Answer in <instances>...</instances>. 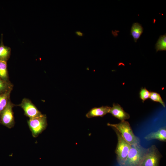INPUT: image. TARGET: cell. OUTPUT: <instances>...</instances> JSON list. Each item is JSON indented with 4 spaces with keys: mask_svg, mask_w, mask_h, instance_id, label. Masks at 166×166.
<instances>
[{
    "mask_svg": "<svg viewBox=\"0 0 166 166\" xmlns=\"http://www.w3.org/2000/svg\"><path fill=\"white\" fill-rule=\"evenodd\" d=\"M27 123L34 137H37L45 130L47 125L46 116L44 114L34 118L29 119Z\"/></svg>",
    "mask_w": 166,
    "mask_h": 166,
    "instance_id": "obj_5",
    "label": "cell"
},
{
    "mask_svg": "<svg viewBox=\"0 0 166 166\" xmlns=\"http://www.w3.org/2000/svg\"><path fill=\"white\" fill-rule=\"evenodd\" d=\"M144 138L147 141L156 139L161 141L166 142V126L161 127L156 132H152L149 133L145 136Z\"/></svg>",
    "mask_w": 166,
    "mask_h": 166,
    "instance_id": "obj_9",
    "label": "cell"
},
{
    "mask_svg": "<svg viewBox=\"0 0 166 166\" xmlns=\"http://www.w3.org/2000/svg\"><path fill=\"white\" fill-rule=\"evenodd\" d=\"M11 51L10 47L4 45L2 35L0 45V61L7 62L10 57Z\"/></svg>",
    "mask_w": 166,
    "mask_h": 166,
    "instance_id": "obj_12",
    "label": "cell"
},
{
    "mask_svg": "<svg viewBox=\"0 0 166 166\" xmlns=\"http://www.w3.org/2000/svg\"><path fill=\"white\" fill-rule=\"evenodd\" d=\"M13 85L10 82L5 81L0 78V95L12 91Z\"/></svg>",
    "mask_w": 166,
    "mask_h": 166,
    "instance_id": "obj_16",
    "label": "cell"
},
{
    "mask_svg": "<svg viewBox=\"0 0 166 166\" xmlns=\"http://www.w3.org/2000/svg\"><path fill=\"white\" fill-rule=\"evenodd\" d=\"M140 97L144 102L147 99L149 98L150 92L145 88H141L139 93Z\"/></svg>",
    "mask_w": 166,
    "mask_h": 166,
    "instance_id": "obj_18",
    "label": "cell"
},
{
    "mask_svg": "<svg viewBox=\"0 0 166 166\" xmlns=\"http://www.w3.org/2000/svg\"><path fill=\"white\" fill-rule=\"evenodd\" d=\"M162 156L155 145L147 148L144 157L140 166H160V161Z\"/></svg>",
    "mask_w": 166,
    "mask_h": 166,
    "instance_id": "obj_4",
    "label": "cell"
},
{
    "mask_svg": "<svg viewBox=\"0 0 166 166\" xmlns=\"http://www.w3.org/2000/svg\"><path fill=\"white\" fill-rule=\"evenodd\" d=\"M18 105L23 109L25 115L29 117V119L34 118L42 114L28 99L23 98Z\"/></svg>",
    "mask_w": 166,
    "mask_h": 166,
    "instance_id": "obj_7",
    "label": "cell"
},
{
    "mask_svg": "<svg viewBox=\"0 0 166 166\" xmlns=\"http://www.w3.org/2000/svg\"><path fill=\"white\" fill-rule=\"evenodd\" d=\"M149 98L153 101L160 103L164 108H165V104L159 93L156 92H150Z\"/></svg>",
    "mask_w": 166,
    "mask_h": 166,
    "instance_id": "obj_17",
    "label": "cell"
},
{
    "mask_svg": "<svg viewBox=\"0 0 166 166\" xmlns=\"http://www.w3.org/2000/svg\"><path fill=\"white\" fill-rule=\"evenodd\" d=\"M110 108L108 106H104L98 108H93L86 114V116L88 118L97 117H103L109 113Z\"/></svg>",
    "mask_w": 166,
    "mask_h": 166,
    "instance_id": "obj_10",
    "label": "cell"
},
{
    "mask_svg": "<svg viewBox=\"0 0 166 166\" xmlns=\"http://www.w3.org/2000/svg\"><path fill=\"white\" fill-rule=\"evenodd\" d=\"M109 113L121 121L128 119L130 117L129 114L125 112L123 108L118 104H113V107L110 108Z\"/></svg>",
    "mask_w": 166,
    "mask_h": 166,
    "instance_id": "obj_8",
    "label": "cell"
},
{
    "mask_svg": "<svg viewBox=\"0 0 166 166\" xmlns=\"http://www.w3.org/2000/svg\"><path fill=\"white\" fill-rule=\"evenodd\" d=\"M147 150L140 144L131 145L123 166H140Z\"/></svg>",
    "mask_w": 166,
    "mask_h": 166,
    "instance_id": "obj_2",
    "label": "cell"
},
{
    "mask_svg": "<svg viewBox=\"0 0 166 166\" xmlns=\"http://www.w3.org/2000/svg\"><path fill=\"white\" fill-rule=\"evenodd\" d=\"M143 28L141 25L138 23H134L131 27L130 34L133 38L135 42L139 39L143 33Z\"/></svg>",
    "mask_w": 166,
    "mask_h": 166,
    "instance_id": "obj_11",
    "label": "cell"
},
{
    "mask_svg": "<svg viewBox=\"0 0 166 166\" xmlns=\"http://www.w3.org/2000/svg\"><path fill=\"white\" fill-rule=\"evenodd\" d=\"M156 52L166 50V34L161 35L155 44Z\"/></svg>",
    "mask_w": 166,
    "mask_h": 166,
    "instance_id": "obj_15",
    "label": "cell"
},
{
    "mask_svg": "<svg viewBox=\"0 0 166 166\" xmlns=\"http://www.w3.org/2000/svg\"><path fill=\"white\" fill-rule=\"evenodd\" d=\"M107 125L117 129L124 139L131 145L140 144V139L134 134L128 122L121 121L116 124L107 123Z\"/></svg>",
    "mask_w": 166,
    "mask_h": 166,
    "instance_id": "obj_1",
    "label": "cell"
},
{
    "mask_svg": "<svg viewBox=\"0 0 166 166\" xmlns=\"http://www.w3.org/2000/svg\"><path fill=\"white\" fill-rule=\"evenodd\" d=\"M11 91H10L0 95V114L10 100Z\"/></svg>",
    "mask_w": 166,
    "mask_h": 166,
    "instance_id": "obj_14",
    "label": "cell"
},
{
    "mask_svg": "<svg viewBox=\"0 0 166 166\" xmlns=\"http://www.w3.org/2000/svg\"><path fill=\"white\" fill-rule=\"evenodd\" d=\"M14 105L10 100L0 114V122L9 128L13 127L15 123L13 111Z\"/></svg>",
    "mask_w": 166,
    "mask_h": 166,
    "instance_id": "obj_6",
    "label": "cell"
},
{
    "mask_svg": "<svg viewBox=\"0 0 166 166\" xmlns=\"http://www.w3.org/2000/svg\"><path fill=\"white\" fill-rule=\"evenodd\" d=\"M0 78L5 81L10 82L6 61H0Z\"/></svg>",
    "mask_w": 166,
    "mask_h": 166,
    "instance_id": "obj_13",
    "label": "cell"
},
{
    "mask_svg": "<svg viewBox=\"0 0 166 166\" xmlns=\"http://www.w3.org/2000/svg\"><path fill=\"white\" fill-rule=\"evenodd\" d=\"M113 128L115 131L117 137V143L115 150L117 160L120 166H123L131 145L124 139L117 129Z\"/></svg>",
    "mask_w": 166,
    "mask_h": 166,
    "instance_id": "obj_3",
    "label": "cell"
},
{
    "mask_svg": "<svg viewBox=\"0 0 166 166\" xmlns=\"http://www.w3.org/2000/svg\"><path fill=\"white\" fill-rule=\"evenodd\" d=\"M75 33L78 36H83L84 35V34L80 31H76Z\"/></svg>",
    "mask_w": 166,
    "mask_h": 166,
    "instance_id": "obj_19",
    "label": "cell"
}]
</instances>
